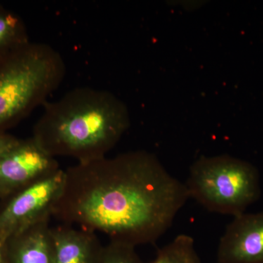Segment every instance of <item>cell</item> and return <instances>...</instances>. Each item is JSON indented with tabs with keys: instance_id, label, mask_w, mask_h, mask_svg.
Listing matches in <instances>:
<instances>
[{
	"instance_id": "cell-1",
	"label": "cell",
	"mask_w": 263,
	"mask_h": 263,
	"mask_svg": "<svg viewBox=\"0 0 263 263\" xmlns=\"http://www.w3.org/2000/svg\"><path fill=\"white\" fill-rule=\"evenodd\" d=\"M65 174L53 216L136 247L157 241L190 199L185 183L146 151L78 162Z\"/></svg>"
},
{
	"instance_id": "cell-2",
	"label": "cell",
	"mask_w": 263,
	"mask_h": 263,
	"mask_svg": "<svg viewBox=\"0 0 263 263\" xmlns=\"http://www.w3.org/2000/svg\"><path fill=\"white\" fill-rule=\"evenodd\" d=\"M43 108L32 138L51 157L79 162L105 157L130 124L125 104L105 90L76 88Z\"/></svg>"
},
{
	"instance_id": "cell-3",
	"label": "cell",
	"mask_w": 263,
	"mask_h": 263,
	"mask_svg": "<svg viewBox=\"0 0 263 263\" xmlns=\"http://www.w3.org/2000/svg\"><path fill=\"white\" fill-rule=\"evenodd\" d=\"M65 74L63 57L46 43L29 41L0 53V132L47 102Z\"/></svg>"
},
{
	"instance_id": "cell-4",
	"label": "cell",
	"mask_w": 263,
	"mask_h": 263,
	"mask_svg": "<svg viewBox=\"0 0 263 263\" xmlns=\"http://www.w3.org/2000/svg\"><path fill=\"white\" fill-rule=\"evenodd\" d=\"M184 183L190 198L209 212L233 217L245 213L260 197L257 168L229 155L200 157L190 167Z\"/></svg>"
},
{
	"instance_id": "cell-5",
	"label": "cell",
	"mask_w": 263,
	"mask_h": 263,
	"mask_svg": "<svg viewBox=\"0 0 263 263\" xmlns=\"http://www.w3.org/2000/svg\"><path fill=\"white\" fill-rule=\"evenodd\" d=\"M65 178V171L60 168L3 200L0 205V235L9 238L29 227L49 221Z\"/></svg>"
},
{
	"instance_id": "cell-6",
	"label": "cell",
	"mask_w": 263,
	"mask_h": 263,
	"mask_svg": "<svg viewBox=\"0 0 263 263\" xmlns=\"http://www.w3.org/2000/svg\"><path fill=\"white\" fill-rule=\"evenodd\" d=\"M34 138L18 141L0 155V200L60 169Z\"/></svg>"
},
{
	"instance_id": "cell-7",
	"label": "cell",
	"mask_w": 263,
	"mask_h": 263,
	"mask_svg": "<svg viewBox=\"0 0 263 263\" xmlns=\"http://www.w3.org/2000/svg\"><path fill=\"white\" fill-rule=\"evenodd\" d=\"M219 263H263V212L233 217L221 237Z\"/></svg>"
},
{
	"instance_id": "cell-8",
	"label": "cell",
	"mask_w": 263,
	"mask_h": 263,
	"mask_svg": "<svg viewBox=\"0 0 263 263\" xmlns=\"http://www.w3.org/2000/svg\"><path fill=\"white\" fill-rule=\"evenodd\" d=\"M54 263H99L103 246L95 232L70 224L51 228Z\"/></svg>"
},
{
	"instance_id": "cell-9",
	"label": "cell",
	"mask_w": 263,
	"mask_h": 263,
	"mask_svg": "<svg viewBox=\"0 0 263 263\" xmlns=\"http://www.w3.org/2000/svg\"><path fill=\"white\" fill-rule=\"evenodd\" d=\"M48 223H37L8 238L10 263H54Z\"/></svg>"
},
{
	"instance_id": "cell-10",
	"label": "cell",
	"mask_w": 263,
	"mask_h": 263,
	"mask_svg": "<svg viewBox=\"0 0 263 263\" xmlns=\"http://www.w3.org/2000/svg\"><path fill=\"white\" fill-rule=\"evenodd\" d=\"M29 41L27 27L22 18L0 5V53Z\"/></svg>"
},
{
	"instance_id": "cell-11",
	"label": "cell",
	"mask_w": 263,
	"mask_h": 263,
	"mask_svg": "<svg viewBox=\"0 0 263 263\" xmlns=\"http://www.w3.org/2000/svg\"><path fill=\"white\" fill-rule=\"evenodd\" d=\"M148 263H201V261L193 237L181 234L161 248L155 258Z\"/></svg>"
},
{
	"instance_id": "cell-12",
	"label": "cell",
	"mask_w": 263,
	"mask_h": 263,
	"mask_svg": "<svg viewBox=\"0 0 263 263\" xmlns=\"http://www.w3.org/2000/svg\"><path fill=\"white\" fill-rule=\"evenodd\" d=\"M99 263H143L136 253V247L117 241H110L103 247Z\"/></svg>"
},
{
	"instance_id": "cell-13",
	"label": "cell",
	"mask_w": 263,
	"mask_h": 263,
	"mask_svg": "<svg viewBox=\"0 0 263 263\" xmlns=\"http://www.w3.org/2000/svg\"><path fill=\"white\" fill-rule=\"evenodd\" d=\"M18 141V138L8 134L6 132H0V155L13 146Z\"/></svg>"
},
{
	"instance_id": "cell-14",
	"label": "cell",
	"mask_w": 263,
	"mask_h": 263,
	"mask_svg": "<svg viewBox=\"0 0 263 263\" xmlns=\"http://www.w3.org/2000/svg\"><path fill=\"white\" fill-rule=\"evenodd\" d=\"M8 238L0 235V263H10Z\"/></svg>"
}]
</instances>
